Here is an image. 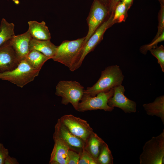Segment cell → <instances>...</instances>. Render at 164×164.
I'll return each instance as SVG.
<instances>
[{"instance_id": "cb8c5ba5", "label": "cell", "mask_w": 164, "mask_h": 164, "mask_svg": "<svg viewBox=\"0 0 164 164\" xmlns=\"http://www.w3.org/2000/svg\"><path fill=\"white\" fill-rule=\"evenodd\" d=\"M161 4V9L158 15V32L154 39L159 37L164 32V0H159Z\"/></svg>"}, {"instance_id": "52a82bcc", "label": "cell", "mask_w": 164, "mask_h": 164, "mask_svg": "<svg viewBox=\"0 0 164 164\" xmlns=\"http://www.w3.org/2000/svg\"><path fill=\"white\" fill-rule=\"evenodd\" d=\"M113 13L106 19L96 30L84 44L79 54L78 59L73 69V71L78 69L81 65L86 56L93 51L102 39L106 30L114 24L113 21Z\"/></svg>"}, {"instance_id": "d6a6232c", "label": "cell", "mask_w": 164, "mask_h": 164, "mask_svg": "<svg viewBox=\"0 0 164 164\" xmlns=\"http://www.w3.org/2000/svg\"><path fill=\"white\" fill-rule=\"evenodd\" d=\"M13 2L15 3L16 4L18 5L19 4V0H12Z\"/></svg>"}, {"instance_id": "f1b7e54d", "label": "cell", "mask_w": 164, "mask_h": 164, "mask_svg": "<svg viewBox=\"0 0 164 164\" xmlns=\"http://www.w3.org/2000/svg\"><path fill=\"white\" fill-rule=\"evenodd\" d=\"M120 0H110L108 8L109 14L113 13L116 6Z\"/></svg>"}, {"instance_id": "9c48e42d", "label": "cell", "mask_w": 164, "mask_h": 164, "mask_svg": "<svg viewBox=\"0 0 164 164\" xmlns=\"http://www.w3.org/2000/svg\"><path fill=\"white\" fill-rule=\"evenodd\" d=\"M59 119L70 132L85 142L93 132L87 121L72 114L65 115Z\"/></svg>"}, {"instance_id": "ac0fdd59", "label": "cell", "mask_w": 164, "mask_h": 164, "mask_svg": "<svg viewBox=\"0 0 164 164\" xmlns=\"http://www.w3.org/2000/svg\"><path fill=\"white\" fill-rule=\"evenodd\" d=\"M104 142L93 132L85 142L84 149L97 161L101 147Z\"/></svg>"}, {"instance_id": "30bf717a", "label": "cell", "mask_w": 164, "mask_h": 164, "mask_svg": "<svg viewBox=\"0 0 164 164\" xmlns=\"http://www.w3.org/2000/svg\"><path fill=\"white\" fill-rule=\"evenodd\" d=\"M113 95L108 100V105L111 107L118 108L126 113H135L136 111L137 104L128 98L124 94L125 89L121 84L114 88Z\"/></svg>"}, {"instance_id": "8992f818", "label": "cell", "mask_w": 164, "mask_h": 164, "mask_svg": "<svg viewBox=\"0 0 164 164\" xmlns=\"http://www.w3.org/2000/svg\"><path fill=\"white\" fill-rule=\"evenodd\" d=\"M114 88L109 91L100 93L94 96L84 93L79 103L77 111L84 112L87 111L103 110L111 111L114 108L108 104L109 99L112 96Z\"/></svg>"}, {"instance_id": "f546056e", "label": "cell", "mask_w": 164, "mask_h": 164, "mask_svg": "<svg viewBox=\"0 0 164 164\" xmlns=\"http://www.w3.org/2000/svg\"><path fill=\"white\" fill-rule=\"evenodd\" d=\"M19 162L14 157H11L9 155L6 158L4 164H18Z\"/></svg>"}, {"instance_id": "ba28073f", "label": "cell", "mask_w": 164, "mask_h": 164, "mask_svg": "<svg viewBox=\"0 0 164 164\" xmlns=\"http://www.w3.org/2000/svg\"><path fill=\"white\" fill-rule=\"evenodd\" d=\"M109 14L108 9L106 5L100 0H94L87 19L88 30L85 36L84 44L105 20Z\"/></svg>"}, {"instance_id": "6da1fadb", "label": "cell", "mask_w": 164, "mask_h": 164, "mask_svg": "<svg viewBox=\"0 0 164 164\" xmlns=\"http://www.w3.org/2000/svg\"><path fill=\"white\" fill-rule=\"evenodd\" d=\"M124 78L119 66H109L101 71L100 77L95 84L84 90V93L95 96L100 93L109 91L121 84Z\"/></svg>"}, {"instance_id": "7402d4cb", "label": "cell", "mask_w": 164, "mask_h": 164, "mask_svg": "<svg viewBox=\"0 0 164 164\" xmlns=\"http://www.w3.org/2000/svg\"><path fill=\"white\" fill-rule=\"evenodd\" d=\"M113 157L108 145L104 142L102 145L97 159L98 164H113Z\"/></svg>"}, {"instance_id": "5bb4252c", "label": "cell", "mask_w": 164, "mask_h": 164, "mask_svg": "<svg viewBox=\"0 0 164 164\" xmlns=\"http://www.w3.org/2000/svg\"><path fill=\"white\" fill-rule=\"evenodd\" d=\"M31 38L27 30L23 34L15 35L9 40L19 62L25 59L29 52V44Z\"/></svg>"}, {"instance_id": "1f68e13d", "label": "cell", "mask_w": 164, "mask_h": 164, "mask_svg": "<svg viewBox=\"0 0 164 164\" xmlns=\"http://www.w3.org/2000/svg\"><path fill=\"white\" fill-rule=\"evenodd\" d=\"M109 0H100L102 3L106 5L107 3Z\"/></svg>"}, {"instance_id": "484cf974", "label": "cell", "mask_w": 164, "mask_h": 164, "mask_svg": "<svg viewBox=\"0 0 164 164\" xmlns=\"http://www.w3.org/2000/svg\"><path fill=\"white\" fill-rule=\"evenodd\" d=\"M164 40V32H163L159 37L154 39L152 42L146 45H144L140 48V51L142 53L146 54L148 50L157 46L158 44Z\"/></svg>"}, {"instance_id": "44dd1931", "label": "cell", "mask_w": 164, "mask_h": 164, "mask_svg": "<svg viewBox=\"0 0 164 164\" xmlns=\"http://www.w3.org/2000/svg\"><path fill=\"white\" fill-rule=\"evenodd\" d=\"M128 11L125 4L122 1L119 2L113 12V21L114 23L125 21L127 18Z\"/></svg>"}, {"instance_id": "83f0119b", "label": "cell", "mask_w": 164, "mask_h": 164, "mask_svg": "<svg viewBox=\"0 0 164 164\" xmlns=\"http://www.w3.org/2000/svg\"><path fill=\"white\" fill-rule=\"evenodd\" d=\"M9 155L8 149L4 146L3 145L0 143V164H4L5 160Z\"/></svg>"}, {"instance_id": "8fae6325", "label": "cell", "mask_w": 164, "mask_h": 164, "mask_svg": "<svg viewBox=\"0 0 164 164\" xmlns=\"http://www.w3.org/2000/svg\"><path fill=\"white\" fill-rule=\"evenodd\" d=\"M54 132L66 142L70 149L80 153L84 149L85 142L70 132L59 119L55 126Z\"/></svg>"}, {"instance_id": "5b68a950", "label": "cell", "mask_w": 164, "mask_h": 164, "mask_svg": "<svg viewBox=\"0 0 164 164\" xmlns=\"http://www.w3.org/2000/svg\"><path fill=\"white\" fill-rule=\"evenodd\" d=\"M84 90V87L78 82L61 80L56 86L55 94L62 97V104L70 103L77 111Z\"/></svg>"}, {"instance_id": "d4e9b609", "label": "cell", "mask_w": 164, "mask_h": 164, "mask_svg": "<svg viewBox=\"0 0 164 164\" xmlns=\"http://www.w3.org/2000/svg\"><path fill=\"white\" fill-rule=\"evenodd\" d=\"M78 164H98V162L84 149L80 153Z\"/></svg>"}, {"instance_id": "3957f363", "label": "cell", "mask_w": 164, "mask_h": 164, "mask_svg": "<svg viewBox=\"0 0 164 164\" xmlns=\"http://www.w3.org/2000/svg\"><path fill=\"white\" fill-rule=\"evenodd\" d=\"M33 68L25 59L12 70L0 72V79L9 81L21 88L33 80L39 72Z\"/></svg>"}, {"instance_id": "d6986e66", "label": "cell", "mask_w": 164, "mask_h": 164, "mask_svg": "<svg viewBox=\"0 0 164 164\" xmlns=\"http://www.w3.org/2000/svg\"><path fill=\"white\" fill-rule=\"evenodd\" d=\"M25 59L34 69L40 71L44 63L49 59L40 52L29 50Z\"/></svg>"}, {"instance_id": "9a60e30c", "label": "cell", "mask_w": 164, "mask_h": 164, "mask_svg": "<svg viewBox=\"0 0 164 164\" xmlns=\"http://www.w3.org/2000/svg\"><path fill=\"white\" fill-rule=\"evenodd\" d=\"M58 46L50 40H38L31 38L29 44V50H36L43 53L49 59H53L56 53Z\"/></svg>"}, {"instance_id": "e0dca14e", "label": "cell", "mask_w": 164, "mask_h": 164, "mask_svg": "<svg viewBox=\"0 0 164 164\" xmlns=\"http://www.w3.org/2000/svg\"><path fill=\"white\" fill-rule=\"evenodd\" d=\"M143 107L147 114L150 116H156L159 117L164 124V96L157 97L151 103L145 104Z\"/></svg>"}, {"instance_id": "277c9868", "label": "cell", "mask_w": 164, "mask_h": 164, "mask_svg": "<svg viewBox=\"0 0 164 164\" xmlns=\"http://www.w3.org/2000/svg\"><path fill=\"white\" fill-rule=\"evenodd\" d=\"M164 159V130L156 137H152L143 147L139 157L140 164H163Z\"/></svg>"}, {"instance_id": "7a4b0ae2", "label": "cell", "mask_w": 164, "mask_h": 164, "mask_svg": "<svg viewBox=\"0 0 164 164\" xmlns=\"http://www.w3.org/2000/svg\"><path fill=\"white\" fill-rule=\"evenodd\" d=\"M85 37L76 40H65L58 46L52 59L67 67L72 71L84 44Z\"/></svg>"}, {"instance_id": "4dcf8cb0", "label": "cell", "mask_w": 164, "mask_h": 164, "mask_svg": "<svg viewBox=\"0 0 164 164\" xmlns=\"http://www.w3.org/2000/svg\"><path fill=\"white\" fill-rule=\"evenodd\" d=\"M133 0H122L126 5L127 8L128 10L131 6Z\"/></svg>"}, {"instance_id": "ffe728a7", "label": "cell", "mask_w": 164, "mask_h": 164, "mask_svg": "<svg viewBox=\"0 0 164 164\" xmlns=\"http://www.w3.org/2000/svg\"><path fill=\"white\" fill-rule=\"evenodd\" d=\"M15 25L12 23L8 22L3 18L0 25V47L9 41L15 35Z\"/></svg>"}, {"instance_id": "4fadbf2b", "label": "cell", "mask_w": 164, "mask_h": 164, "mask_svg": "<svg viewBox=\"0 0 164 164\" xmlns=\"http://www.w3.org/2000/svg\"><path fill=\"white\" fill-rule=\"evenodd\" d=\"M19 62L9 41L0 47V72L12 70Z\"/></svg>"}, {"instance_id": "603a6c76", "label": "cell", "mask_w": 164, "mask_h": 164, "mask_svg": "<svg viewBox=\"0 0 164 164\" xmlns=\"http://www.w3.org/2000/svg\"><path fill=\"white\" fill-rule=\"evenodd\" d=\"M149 51L158 60L162 72H164V47L161 45L159 46H156Z\"/></svg>"}, {"instance_id": "2e32d148", "label": "cell", "mask_w": 164, "mask_h": 164, "mask_svg": "<svg viewBox=\"0 0 164 164\" xmlns=\"http://www.w3.org/2000/svg\"><path fill=\"white\" fill-rule=\"evenodd\" d=\"M28 23V31L32 38L38 40H50L51 34L44 21L39 22L36 21H30Z\"/></svg>"}, {"instance_id": "4316f807", "label": "cell", "mask_w": 164, "mask_h": 164, "mask_svg": "<svg viewBox=\"0 0 164 164\" xmlns=\"http://www.w3.org/2000/svg\"><path fill=\"white\" fill-rule=\"evenodd\" d=\"M67 164H78L80 157V153L70 149L68 152Z\"/></svg>"}, {"instance_id": "7c38bea8", "label": "cell", "mask_w": 164, "mask_h": 164, "mask_svg": "<svg viewBox=\"0 0 164 164\" xmlns=\"http://www.w3.org/2000/svg\"><path fill=\"white\" fill-rule=\"evenodd\" d=\"M54 146L51 154L49 164H67L68 152L70 148L55 132L53 135Z\"/></svg>"}]
</instances>
